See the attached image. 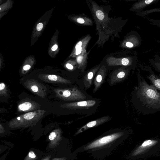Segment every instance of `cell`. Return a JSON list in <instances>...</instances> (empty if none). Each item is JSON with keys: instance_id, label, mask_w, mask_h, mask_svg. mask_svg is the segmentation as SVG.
<instances>
[{"instance_id": "cell-18", "label": "cell", "mask_w": 160, "mask_h": 160, "mask_svg": "<svg viewBox=\"0 0 160 160\" xmlns=\"http://www.w3.org/2000/svg\"><path fill=\"white\" fill-rule=\"evenodd\" d=\"M148 78L151 81L153 85L158 89H160V78L155 76L154 75H151Z\"/></svg>"}, {"instance_id": "cell-3", "label": "cell", "mask_w": 160, "mask_h": 160, "mask_svg": "<svg viewBox=\"0 0 160 160\" xmlns=\"http://www.w3.org/2000/svg\"><path fill=\"white\" fill-rule=\"evenodd\" d=\"M46 111L38 110L21 114L11 119L9 122L11 127L26 126L37 123L44 115Z\"/></svg>"}, {"instance_id": "cell-13", "label": "cell", "mask_w": 160, "mask_h": 160, "mask_svg": "<svg viewBox=\"0 0 160 160\" xmlns=\"http://www.w3.org/2000/svg\"><path fill=\"white\" fill-rule=\"evenodd\" d=\"M91 38V36L88 34L78 42L75 46L72 56L75 58L86 49L87 46Z\"/></svg>"}, {"instance_id": "cell-20", "label": "cell", "mask_w": 160, "mask_h": 160, "mask_svg": "<svg viewBox=\"0 0 160 160\" xmlns=\"http://www.w3.org/2000/svg\"><path fill=\"white\" fill-rule=\"evenodd\" d=\"M66 68L69 70H73L76 69L78 67V65L76 59L72 63H68L66 65Z\"/></svg>"}, {"instance_id": "cell-15", "label": "cell", "mask_w": 160, "mask_h": 160, "mask_svg": "<svg viewBox=\"0 0 160 160\" xmlns=\"http://www.w3.org/2000/svg\"><path fill=\"white\" fill-rule=\"evenodd\" d=\"M101 66V64L97 65L87 72L83 78V82L86 89L91 86L92 80L96 73Z\"/></svg>"}, {"instance_id": "cell-4", "label": "cell", "mask_w": 160, "mask_h": 160, "mask_svg": "<svg viewBox=\"0 0 160 160\" xmlns=\"http://www.w3.org/2000/svg\"><path fill=\"white\" fill-rule=\"evenodd\" d=\"M132 61L131 57L128 55L127 52L122 50L106 55L101 63L108 67H128L132 65Z\"/></svg>"}, {"instance_id": "cell-21", "label": "cell", "mask_w": 160, "mask_h": 160, "mask_svg": "<svg viewBox=\"0 0 160 160\" xmlns=\"http://www.w3.org/2000/svg\"><path fill=\"white\" fill-rule=\"evenodd\" d=\"M56 136V133L55 132H53L50 133L49 135V138L50 140H54Z\"/></svg>"}, {"instance_id": "cell-8", "label": "cell", "mask_w": 160, "mask_h": 160, "mask_svg": "<svg viewBox=\"0 0 160 160\" xmlns=\"http://www.w3.org/2000/svg\"><path fill=\"white\" fill-rule=\"evenodd\" d=\"M96 103L95 100H90L67 103L62 104L60 107L70 110H76L89 108L93 106Z\"/></svg>"}, {"instance_id": "cell-17", "label": "cell", "mask_w": 160, "mask_h": 160, "mask_svg": "<svg viewBox=\"0 0 160 160\" xmlns=\"http://www.w3.org/2000/svg\"><path fill=\"white\" fill-rule=\"evenodd\" d=\"M73 20L78 24L84 26H92L93 21L84 14L75 15L72 18Z\"/></svg>"}, {"instance_id": "cell-11", "label": "cell", "mask_w": 160, "mask_h": 160, "mask_svg": "<svg viewBox=\"0 0 160 160\" xmlns=\"http://www.w3.org/2000/svg\"><path fill=\"white\" fill-rule=\"evenodd\" d=\"M107 67L102 64L97 72L94 81V88L93 92L95 93L100 87L105 79L107 72Z\"/></svg>"}, {"instance_id": "cell-16", "label": "cell", "mask_w": 160, "mask_h": 160, "mask_svg": "<svg viewBox=\"0 0 160 160\" xmlns=\"http://www.w3.org/2000/svg\"><path fill=\"white\" fill-rule=\"evenodd\" d=\"M88 54L86 49L75 57L78 65V69L82 72L84 71L87 65Z\"/></svg>"}, {"instance_id": "cell-12", "label": "cell", "mask_w": 160, "mask_h": 160, "mask_svg": "<svg viewBox=\"0 0 160 160\" xmlns=\"http://www.w3.org/2000/svg\"><path fill=\"white\" fill-rule=\"evenodd\" d=\"M38 78L46 82L49 83L70 84L71 81L61 77L53 74H42L38 76Z\"/></svg>"}, {"instance_id": "cell-23", "label": "cell", "mask_w": 160, "mask_h": 160, "mask_svg": "<svg viewBox=\"0 0 160 160\" xmlns=\"http://www.w3.org/2000/svg\"><path fill=\"white\" fill-rule=\"evenodd\" d=\"M152 143V141L151 140H147L144 141L142 144V146L143 147L150 144Z\"/></svg>"}, {"instance_id": "cell-10", "label": "cell", "mask_w": 160, "mask_h": 160, "mask_svg": "<svg viewBox=\"0 0 160 160\" xmlns=\"http://www.w3.org/2000/svg\"><path fill=\"white\" fill-rule=\"evenodd\" d=\"M129 68L126 67L122 66L114 69L111 75L110 84L111 85L123 81L127 77Z\"/></svg>"}, {"instance_id": "cell-24", "label": "cell", "mask_w": 160, "mask_h": 160, "mask_svg": "<svg viewBox=\"0 0 160 160\" xmlns=\"http://www.w3.org/2000/svg\"><path fill=\"white\" fill-rule=\"evenodd\" d=\"M29 156L32 158H34L36 157V155L32 152H30L29 153Z\"/></svg>"}, {"instance_id": "cell-26", "label": "cell", "mask_w": 160, "mask_h": 160, "mask_svg": "<svg viewBox=\"0 0 160 160\" xmlns=\"http://www.w3.org/2000/svg\"><path fill=\"white\" fill-rule=\"evenodd\" d=\"M0 10H1V8H0Z\"/></svg>"}, {"instance_id": "cell-2", "label": "cell", "mask_w": 160, "mask_h": 160, "mask_svg": "<svg viewBox=\"0 0 160 160\" xmlns=\"http://www.w3.org/2000/svg\"><path fill=\"white\" fill-rule=\"evenodd\" d=\"M136 90L140 108L150 113L160 110V93L153 85L149 86L140 80Z\"/></svg>"}, {"instance_id": "cell-14", "label": "cell", "mask_w": 160, "mask_h": 160, "mask_svg": "<svg viewBox=\"0 0 160 160\" xmlns=\"http://www.w3.org/2000/svg\"><path fill=\"white\" fill-rule=\"evenodd\" d=\"M110 118L106 116L98 118L91 121L80 128L76 132L75 135H77L90 128L97 127L108 121Z\"/></svg>"}, {"instance_id": "cell-22", "label": "cell", "mask_w": 160, "mask_h": 160, "mask_svg": "<svg viewBox=\"0 0 160 160\" xmlns=\"http://www.w3.org/2000/svg\"><path fill=\"white\" fill-rule=\"evenodd\" d=\"M43 24L42 23H39L37 26V29L38 31H40L42 28Z\"/></svg>"}, {"instance_id": "cell-6", "label": "cell", "mask_w": 160, "mask_h": 160, "mask_svg": "<svg viewBox=\"0 0 160 160\" xmlns=\"http://www.w3.org/2000/svg\"><path fill=\"white\" fill-rule=\"evenodd\" d=\"M55 96L66 101H82L86 96L76 87L67 88H55Z\"/></svg>"}, {"instance_id": "cell-5", "label": "cell", "mask_w": 160, "mask_h": 160, "mask_svg": "<svg viewBox=\"0 0 160 160\" xmlns=\"http://www.w3.org/2000/svg\"><path fill=\"white\" fill-rule=\"evenodd\" d=\"M123 134L122 132H118L98 138L84 146L82 150L84 151L100 150L109 146V145L111 146L114 143H116V141H119V138H120Z\"/></svg>"}, {"instance_id": "cell-19", "label": "cell", "mask_w": 160, "mask_h": 160, "mask_svg": "<svg viewBox=\"0 0 160 160\" xmlns=\"http://www.w3.org/2000/svg\"><path fill=\"white\" fill-rule=\"evenodd\" d=\"M8 89L6 84L3 82H1L0 84V96L6 97L8 96Z\"/></svg>"}, {"instance_id": "cell-25", "label": "cell", "mask_w": 160, "mask_h": 160, "mask_svg": "<svg viewBox=\"0 0 160 160\" xmlns=\"http://www.w3.org/2000/svg\"><path fill=\"white\" fill-rule=\"evenodd\" d=\"M58 46L57 44H55L52 48L51 49L52 51H55L57 49Z\"/></svg>"}, {"instance_id": "cell-9", "label": "cell", "mask_w": 160, "mask_h": 160, "mask_svg": "<svg viewBox=\"0 0 160 160\" xmlns=\"http://www.w3.org/2000/svg\"><path fill=\"white\" fill-rule=\"evenodd\" d=\"M41 105L36 102L29 99H24L18 103L17 109L20 112H26L39 110Z\"/></svg>"}, {"instance_id": "cell-1", "label": "cell", "mask_w": 160, "mask_h": 160, "mask_svg": "<svg viewBox=\"0 0 160 160\" xmlns=\"http://www.w3.org/2000/svg\"><path fill=\"white\" fill-rule=\"evenodd\" d=\"M87 3L96 25L98 39L94 45L102 47L110 37H117L123 26L121 19L110 18L103 8L92 0L87 1Z\"/></svg>"}, {"instance_id": "cell-7", "label": "cell", "mask_w": 160, "mask_h": 160, "mask_svg": "<svg viewBox=\"0 0 160 160\" xmlns=\"http://www.w3.org/2000/svg\"><path fill=\"white\" fill-rule=\"evenodd\" d=\"M23 84L27 89L34 94L42 98L45 97L47 92L46 87L37 80L28 79Z\"/></svg>"}]
</instances>
